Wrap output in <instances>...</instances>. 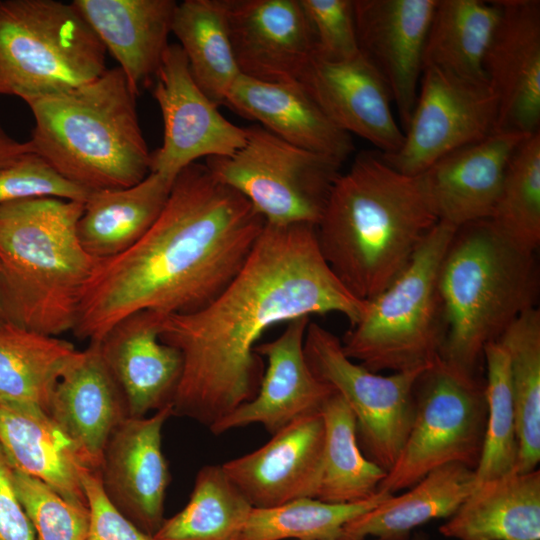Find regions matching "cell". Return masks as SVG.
Returning <instances> with one entry per match:
<instances>
[{
	"mask_svg": "<svg viewBox=\"0 0 540 540\" xmlns=\"http://www.w3.org/2000/svg\"><path fill=\"white\" fill-rule=\"evenodd\" d=\"M535 254L522 252L486 220L458 227L439 273L446 334L440 359L470 379H481L484 348L524 311L536 307Z\"/></svg>",
	"mask_w": 540,
	"mask_h": 540,
	"instance_id": "8992f818",
	"label": "cell"
},
{
	"mask_svg": "<svg viewBox=\"0 0 540 540\" xmlns=\"http://www.w3.org/2000/svg\"><path fill=\"white\" fill-rule=\"evenodd\" d=\"M437 222L419 175L364 151L335 180L315 232L336 278L369 301L404 270Z\"/></svg>",
	"mask_w": 540,
	"mask_h": 540,
	"instance_id": "3957f363",
	"label": "cell"
},
{
	"mask_svg": "<svg viewBox=\"0 0 540 540\" xmlns=\"http://www.w3.org/2000/svg\"><path fill=\"white\" fill-rule=\"evenodd\" d=\"M498 233L527 254L540 244V131L511 157L491 217Z\"/></svg>",
	"mask_w": 540,
	"mask_h": 540,
	"instance_id": "8d00e7d4",
	"label": "cell"
},
{
	"mask_svg": "<svg viewBox=\"0 0 540 540\" xmlns=\"http://www.w3.org/2000/svg\"><path fill=\"white\" fill-rule=\"evenodd\" d=\"M84 202L0 205V321L50 336L73 330L98 260L81 245Z\"/></svg>",
	"mask_w": 540,
	"mask_h": 540,
	"instance_id": "277c9868",
	"label": "cell"
},
{
	"mask_svg": "<svg viewBox=\"0 0 540 540\" xmlns=\"http://www.w3.org/2000/svg\"><path fill=\"white\" fill-rule=\"evenodd\" d=\"M80 479L90 512L85 540H153L127 520L106 498L98 471L83 467Z\"/></svg>",
	"mask_w": 540,
	"mask_h": 540,
	"instance_id": "b9f144b4",
	"label": "cell"
},
{
	"mask_svg": "<svg viewBox=\"0 0 540 540\" xmlns=\"http://www.w3.org/2000/svg\"><path fill=\"white\" fill-rule=\"evenodd\" d=\"M412 540H429V538L424 532H418Z\"/></svg>",
	"mask_w": 540,
	"mask_h": 540,
	"instance_id": "f6af8a7d",
	"label": "cell"
},
{
	"mask_svg": "<svg viewBox=\"0 0 540 540\" xmlns=\"http://www.w3.org/2000/svg\"><path fill=\"white\" fill-rule=\"evenodd\" d=\"M390 495L378 491L367 500L345 504L300 498L275 507H253L239 540H342L350 521Z\"/></svg>",
	"mask_w": 540,
	"mask_h": 540,
	"instance_id": "d590c367",
	"label": "cell"
},
{
	"mask_svg": "<svg viewBox=\"0 0 540 540\" xmlns=\"http://www.w3.org/2000/svg\"><path fill=\"white\" fill-rule=\"evenodd\" d=\"M191 75L218 107L241 75L231 44L223 0H184L177 4L172 31Z\"/></svg>",
	"mask_w": 540,
	"mask_h": 540,
	"instance_id": "4dcf8cb0",
	"label": "cell"
},
{
	"mask_svg": "<svg viewBox=\"0 0 540 540\" xmlns=\"http://www.w3.org/2000/svg\"><path fill=\"white\" fill-rule=\"evenodd\" d=\"M14 467L0 445V540H36L13 482Z\"/></svg>",
	"mask_w": 540,
	"mask_h": 540,
	"instance_id": "7bdbcfd3",
	"label": "cell"
},
{
	"mask_svg": "<svg viewBox=\"0 0 540 540\" xmlns=\"http://www.w3.org/2000/svg\"><path fill=\"white\" fill-rule=\"evenodd\" d=\"M245 132L235 153L206 158L211 173L244 196L266 223L316 225L343 162L292 145L261 125Z\"/></svg>",
	"mask_w": 540,
	"mask_h": 540,
	"instance_id": "30bf717a",
	"label": "cell"
},
{
	"mask_svg": "<svg viewBox=\"0 0 540 540\" xmlns=\"http://www.w3.org/2000/svg\"><path fill=\"white\" fill-rule=\"evenodd\" d=\"M324 446L320 411L297 418L243 456L222 463L233 483L255 508L316 498Z\"/></svg>",
	"mask_w": 540,
	"mask_h": 540,
	"instance_id": "d6986e66",
	"label": "cell"
},
{
	"mask_svg": "<svg viewBox=\"0 0 540 540\" xmlns=\"http://www.w3.org/2000/svg\"><path fill=\"white\" fill-rule=\"evenodd\" d=\"M154 81L164 131L162 145L151 153L150 172L176 177L200 158L230 156L244 145L245 128L224 118L199 88L179 44L168 45Z\"/></svg>",
	"mask_w": 540,
	"mask_h": 540,
	"instance_id": "4fadbf2b",
	"label": "cell"
},
{
	"mask_svg": "<svg viewBox=\"0 0 540 540\" xmlns=\"http://www.w3.org/2000/svg\"><path fill=\"white\" fill-rule=\"evenodd\" d=\"M487 418L474 486L516 472L518 441L509 360L499 341L484 348Z\"/></svg>",
	"mask_w": 540,
	"mask_h": 540,
	"instance_id": "74e56055",
	"label": "cell"
},
{
	"mask_svg": "<svg viewBox=\"0 0 540 540\" xmlns=\"http://www.w3.org/2000/svg\"><path fill=\"white\" fill-rule=\"evenodd\" d=\"M171 416L172 406H167L151 416L128 417L109 437L99 470L109 502L151 538L165 520L171 478L162 451V428Z\"/></svg>",
	"mask_w": 540,
	"mask_h": 540,
	"instance_id": "5bb4252c",
	"label": "cell"
},
{
	"mask_svg": "<svg viewBox=\"0 0 540 540\" xmlns=\"http://www.w3.org/2000/svg\"><path fill=\"white\" fill-rule=\"evenodd\" d=\"M265 223L206 164L188 165L149 231L127 251L98 262L72 333L99 341L139 310L169 315L204 308L240 271Z\"/></svg>",
	"mask_w": 540,
	"mask_h": 540,
	"instance_id": "7a4b0ae2",
	"label": "cell"
},
{
	"mask_svg": "<svg viewBox=\"0 0 540 540\" xmlns=\"http://www.w3.org/2000/svg\"><path fill=\"white\" fill-rule=\"evenodd\" d=\"M224 105L299 148L341 162L354 150L351 135L329 120L300 83H268L240 75Z\"/></svg>",
	"mask_w": 540,
	"mask_h": 540,
	"instance_id": "d4e9b609",
	"label": "cell"
},
{
	"mask_svg": "<svg viewBox=\"0 0 540 540\" xmlns=\"http://www.w3.org/2000/svg\"><path fill=\"white\" fill-rule=\"evenodd\" d=\"M439 532L455 540H540V471L474 486Z\"/></svg>",
	"mask_w": 540,
	"mask_h": 540,
	"instance_id": "4316f807",
	"label": "cell"
},
{
	"mask_svg": "<svg viewBox=\"0 0 540 540\" xmlns=\"http://www.w3.org/2000/svg\"><path fill=\"white\" fill-rule=\"evenodd\" d=\"M500 18L483 68L498 100L495 132L540 126V1L496 0Z\"/></svg>",
	"mask_w": 540,
	"mask_h": 540,
	"instance_id": "e0dca14e",
	"label": "cell"
},
{
	"mask_svg": "<svg viewBox=\"0 0 540 540\" xmlns=\"http://www.w3.org/2000/svg\"><path fill=\"white\" fill-rule=\"evenodd\" d=\"M174 179L150 172L129 187L91 191L77 224L85 251L103 261L134 246L161 214Z\"/></svg>",
	"mask_w": 540,
	"mask_h": 540,
	"instance_id": "83f0119b",
	"label": "cell"
},
{
	"mask_svg": "<svg viewBox=\"0 0 540 540\" xmlns=\"http://www.w3.org/2000/svg\"><path fill=\"white\" fill-rule=\"evenodd\" d=\"M89 193L63 177L34 151L0 171V205L35 198L85 202Z\"/></svg>",
	"mask_w": 540,
	"mask_h": 540,
	"instance_id": "ab89813d",
	"label": "cell"
},
{
	"mask_svg": "<svg viewBox=\"0 0 540 540\" xmlns=\"http://www.w3.org/2000/svg\"><path fill=\"white\" fill-rule=\"evenodd\" d=\"M486 418L485 382L460 375L439 358L416 383L410 431L379 491L394 495L447 464L474 470Z\"/></svg>",
	"mask_w": 540,
	"mask_h": 540,
	"instance_id": "9c48e42d",
	"label": "cell"
},
{
	"mask_svg": "<svg viewBox=\"0 0 540 540\" xmlns=\"http://www.w3.org/2000/svg\"><path fill=\"white\" fill-rule=\"evenodd\" d=\"M106 50L71 3L0 0V94L26 103L91 82Z\"/></svg>",
	"mask_w": 540,
	"mask_h": 540,
	"instance_id": "ba28073f",
	"label": "cell"
},
{
	"mask_svg": "<svg viewBox=\"0 0 540 540\" xmlns=\"http://www.w3.org/2000/svg\"><path fill=\"white\" fill-rule=\"evenodd\" d=\"M500 18L497 1L437 0L427 32L423 69L487 80L483 61Z\"/></svg>",
	"mask_w": 540,
	"mask_h": 540,
	"instance_id": "f546056e",
	"label": "cell"
},
{
	"mask_svg": "<svg viewBox=\"0 0 540 540\" xmlns=\"http://www.w3.org/2000/svg\"><path fill=\"white\" fill-rule=\"evenodd\" d=\"M304 352L314 375L340 394L353 412L365 456L387 472L408 436L415 415L416 383L429 367L387 376L372 372L348 358L341 340L311 320Z\"/></svg>",
	"mask_w": 540,
	"mask_h": 540,
	"instance_id": "8fae6325",
	"label": "cell"
},
{
	"mask_svg": "<svg viewBox=\"0 0 540 540\" xmlns=\"http://www.w3.org/2000/svg\"><path fill=\"white\" fill-rule=\"evenodd\" d=\"M253 509L222 464H208L196 474L185 507L165 519L153 540H239Z\"/></svg>",
	"mask_w": 540,
	"mask_h": 540,
	"instance_id": "836d02e7",
	"label": "cell"
},
{
	"mask_svg": "<svg viewBox=\"0 0 540 540\" xmlns=\"http://www.w3.org/2000/svg\"><path fill=\"white\" fill-rule=\"evenodd\" d=\"M373 540H407L405 538H374Z\"/></svg>",
	"mask_w": 540,
	"mask_h": 540,
	"instance_id": "bcb514c9",
	"label": "cell"
},
{
	"mask_svg": "<svg viewBox=\"0 0 540 540\" xmlns=\"http://www.w3.org/2000/svg\"><path fill=\"white\" fill-rule=\"evenodd\" d=\"M319 411L324 421V446L316 499L345 504L373 497L386 471L362 453L356 419L348 404L334 391Z\"/></svg>",
	"mask_w": 540,
	"mask_h": 540,
	"instance_id": "d6a6232c",
	"label": "cell"
},
{
	"mask_svg": "<svg viewBox=\"0 0 540 540\" xmlns=\"http://www.w3.org/2000/svg\"><path fill=\"white\" fill-rule=\"evenodd\" d=\"M165 314L133 312L115 323L99 341L101 356L121 388L129 416L140 418L172 406L182 373L183 356L160 339Z\"/></svg>",
	"mask_w": 540,
	"mask_h": 540,
	"instance_id": "ffe728a7",
	"label": "cell"
},
{
	"mask_svg": "<svg viewBox=\"0 0 540 540\" xmlns=\"http://www.w3.org/2000/svg\"><path fill=\"white\" fill-rule=\"evenodd\" d=\"M309 322L310 317L289 321L276 339L256 346V353L267 362L258 392L212 425L213 434L260 424L273 435L297 418L320 410L334 389L308 365L304 338Z\"/></svg>",
	"mask_w": 540,
	"mask_h": 540,
	"instance_id": "ac0fdd59",
	"label": "cell"
},
{
	"mask_svg": "<svg viewBox=\"0 0 540 540\" xmlns=\"http://www.w3.org/2000/svg\"><path fill=\"white\" fill-rule=\"evenodd\" d=\"M299 83L338 128L395 153L404 133L391 107L390 92L376 69L359 53L343 61L313 57Z\"/></svg>",
	"mask_w": 540,
	"mask_h": 540,
	"instance_id": "7402d4cb",
	"label": "cell"
},
{
	"mask_svg": "<svg viewBox=\"0 0 540 540\" xmlns=\"http://www.w3.org/2000/svg\"><path fill=\"white\" fill-rule=\"evenodd\" d=\"M474 488V470L458 463L439 467L402 495L383 502L350 521L342 540L405 538L414 528L434 519L449 518Z\"/></svg>",
	"mask_w": 540,
	"mask_h": 540,
	"instance_id": "f1b7e54d",
	"label": "cell"
},
{
	"mask_svg": "<svg viewBox=\"0 0 540 540\" xmlns=\"http://www.w3.org/2000/svg\"><path fill=\"white\" fill-rule=\"evenodd\" d=\"M0 445L16 470L88 506L80 479L84 466L72 442L41 407L0 399Z\"/></svg>",
	"mask_w": 540,
	"mask_h": 540,
	"instance_id": "484cf974",
	"label": "cell"
},
{
	"mask_svg": "<svg viewBox=\"0 0 540 540\" xmlns=\"http://www.w3.org/2000/svg\"><path fill=\"white\" fill-rule=\"evenodd\" d=\"M48 414L72 442L80 463L99 472L109 437L130 416L97 342L72 357L54 387Z\"/></svg>",
	"mask_w": 540,
	"mask_h": 540,
	"instance_id": "44dd1931",
	"label": "cell"
},
{
	"mask_svg": "<svg viewBox=\"0 0 540 540\" xmlns=\"http://www.w3.org/2000/svg\"><path fill=\"white\" fill-rule=\"evenodd\" d=\"M76 352L57 336L0 321V399L33 404L48 413L54 387Z\"/></svg>",
	"mask_w": 540,
	"mask_h": 540,
	"instance_id": "1f68e13d",
	"label": "cell"
},
{
	"mask_svg": "<svg viewBox=\"0 0 540 540\" xmlns=\"http://www.w3.org/2000/svg\"><path fill=\"white\" fill-rule=\"evenodd\" d=\"M106 52L118 61L139 95L155 77L169 45L178 2L174 0H74Z\"/></svg>",
	"mask_w": 540,
	"mask_h": 540,
	"instance_id": "cb8c5ba5",
	"label": "cell"
},
{
	"mask_svg": "<svg viewBox=\"0 0 540 540\" xmlns=\"http://www.w3.org/2000/svg\"><path fill=\"white\" fill-rule=\"evenodd\" d=\"M136 96L117 66L70 91L27 102L34 152L89 192L140 182L150 173L151 153Z\"/></svg>",
	"mask_w": 540,
	"mask_h": 540,
	"instance_id": "5b68a950",
	"label": "cell"
},
{
	"mask_svg": "<svg viewBox=\"0 0 540 540\" xmlns=\"http://www.w3.org/2000/svg\"><path fill=\"white\" fill-rule=\"evenodd\" d=\"M529 135L493 132L447 154L421 173L423 190L438 221L458 228L489 219L508 163Z\"/></svg>",
	"mask_w": 540,
	"mask_h": 540,
	"instance_id": "603a6c76",
	"label": "cell"
},
{
	"mask_svg": "<svg viewBox=\"0 0 540 540\" xmlns=\"http://www.w3.org/2000/svg\"><path fill=\"white\" fill-rule=\"evenodd\" d=\"M33 151L29 140L26 142L17 141L7 133L0 122V171L16 162L23 155Z\"/></svg>",
	"mask_w": 540,
	"mask_h": 540,
	"instance_id": "ee69618b",
	"label": "cell"
},
{
	"mask_svg": "<svg viewBox=\"0 0 540 540\" xmlns=\"http://www.w3.org/2000/svg\"><path fill=\"white\" fill-rule=\"evenodd\" d=\"M437 0H353L360 54L376 69L406 129L418 95Z\"/></svg>",
	"mask_w": 540,
	"mask_h": 540,
	"instance_id": "2e32d148",
	"label": "cell"
},
{
	"mask_svg": "<svg viewBox=\"0 0 540 540\" xmlns=\"http://www.w3.org/2000/svg\"><path fill=\"white\" fill-rule=\"evenodd\" d=\"M456 230L438 221L404 270L367 301L341 339L348 358L375 373L430 367L439 359L446 334L439 273Z\"/></svg>",
	"mask_w": 540,
	"mask_h": 540,
	"instance_id": "52a82bcc",
	"label": "cell"
},
{
	"mask_svg": "<svg viewBox=\"0 0 540 540\" xmlns=\"http://www.w3.org/2000/svg\"><path fill=\"white\" fill-rule=\"evenodd\" d=\"M497 96L488 80L423 69L401 147L380 157L407 175H420L447 154L495 132Z\"/></svg>",
	"mask_w": 540,
	"mask_h": 540,
	"instance_id": "7c38bea8",
	"label": "cell"
},
{
	"mask_svg": "<svg viewBox=\"0 0 540 540\" xmlns=\"http://www.w3.org/2000/svg\"><path fill=\"white\" fill-rule=\"evenodd\" d=\"M507 352L518 441L516 472L536 470L540 461V311L515 319L497 340Z\"/></svg>",
	"mask_w": 540,
	"mask_h": 540,
	"instance_id": "e575fe53",
	"label": "cell"
},
{
	"mask_svg": "<svg viewBox=\"0 0 540 540\" xmlns=\"http://www.w3.org/2000/svg\"><path fill=\"white\" fill-rule=\"evenodd\" d=\"M14 487L36 540H85L88 506L62 497L43 481L14 468Z\"/></svg>",
	"mask_w": 540,
	"mask_h": 540,
	"instance_id": "f35d334b",
	"label": "cell"
},
{
	"mask_svg": "<svg viewBox=\"0 0 540 540\" xmlns=\"http://www.w3.org/2000/svg\"><path fill=\"white\" fill-rule=\"evenodd\" d=\"M312 28L316 56L343 61L357 56L353 0H300Z\"/></svg>",
	"mask_w": 540,
	"mask_h": 540,
	"instance_id": "60d3db41",
	"label": "cell"
},
{
	"mask_svg": "<svg viewBox=\"0 0 540 540\" xmlns=\"http://www.w3.org/2000/svg\"><path fill=\"white\" fill-rule=\"evenodd\" d=\"M366 305L327 265L315 225L265 223L240 271L212 302L162 318L160 339L184 361L173 415L210 428L257 394L265 367L255 348L268 329L327 313L352 326Z\"/></svg>",
	"mask_w": 540,
	"mask_h": 540,
	"instance_id": "6da1fadb",
	"label": "cell"
},
{
	"mask_svg": "<svg viewBox=\"0 0 540 540\" xmlns=\"http://www.w3.org/2000/svg\"><path fill=\"white\" fill-rule=\"evenodd\" d=\"M241 75L268 83H299L316 54L300 0H223Z\"/></svg>",
	"mask_w": 540,
	"mask_h": 540,
	"instance_id": "9a60e30c",
	"label": "cell"
}]
</instances>
